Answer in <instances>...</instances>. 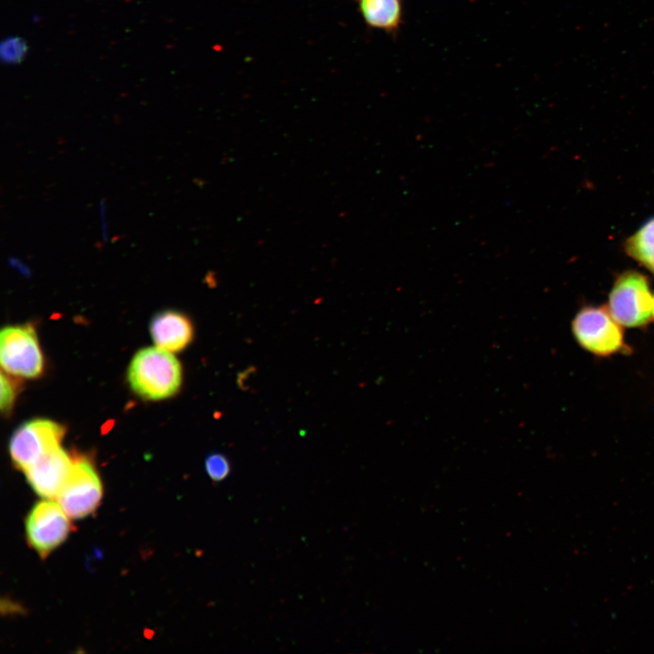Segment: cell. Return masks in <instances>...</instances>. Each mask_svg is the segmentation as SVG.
<instances>
[{"instance_id": "obj_1", "label": "cell", "mask_w": 654, "mask_h": 654, "mask_svg": "<svg viewBox=\"0 0 654 654\" xmlns=\"http://www.w3.org/2000/svg\"><path fill=\"white\" fill-rule=\"evenodd\" d=\"M127 378L132 390L145 400L174 395L182 383V368L173 352L159 347L144 348L131 361Z\"/></svg>"}, {"instance_id": "obj_2", "label": "cell", "mask_w": 654, "mask_h": 654, "mask_svg": "<svg viewBox=\"0 0 654 654\" xmlns=\"http://www.w3.org/2000/svg\"><path fill=\"white\" fill-rule=\"evenodd\" d=\"M0 362L4 372L19 378H36L44 359L36 332L29 323L5 326L0 332Z\"/></svg>"}, {"instance_id": "obj_3", "label": "cell", "mask_w": 654, "mask_h": 654, "mask_svg": "<svg viewBox=\"0 0 654 654\" xmlns=\"http://www.w3.org/2000/svg\"><path fill=\"white\" fill-rule=\"evenodd\" d=\"M653 298L646 278L628 272L616 281L609 300V312L626 327L645 325L652 314Z\"/></svg>"}, {"instance_id": "obj_4", "label": "cell", "mask_w": 654, "mask_h": 654, "mask_svg": "<svg viewBox=\"0 0 654 654\" xmlns=\"http://www.w3.org/2000/svg\"><path fill=\"white\" fill-rule=\"evenodd\" d=\"M64 427L47 419H35L23 423L9 441L11 459L20 470L25 471L50 451L60 446Z\"/></svg>"}, {"instance_id": "obj_5", "label": "cell", "mask_w": 654, "mask_h": 654, "mask_svg": "<svg viewBox=\"0 0 654 654\" xmlns=\"http://www.w3.org/2000/svg\"><path fill=\"white\" fill-rule=\"evenodd\" d=\"M572 330L578 342L589 352L607 356L623 347L619 324L600 307H586L575 316Z\"/></svg>"}, {"instance_id": "obj_6", "label": "cell", "mask_w": 654, "mask_h": 654, "mask_svg": "<svg viewBox=\"0 0 654 654\" xmlns=\"http://www.w3.org/2000/svg\"><path fill=\"white\" fill-rule=\"evenodd\" d=\"M102 493L101 481L94 467L88 460L76 458L56 499L70 518L81 519L97 508Z\"/></svg>"}, {"instance_id": "obj_7", "label": "cell", "mask_w": 654, "mask_h": 654, "mask_svg": "<svg viewBox=\"0 0 654 654\" xmlns=\"http://www.w3.org/2000/svg\"><path fill=\"white\" fill-rule=\"evenodd\" d=\"M69 518L58 502L46 500L36 503L25 521L29 545L42 558L46 557L68 536Z\"/></svg>"}, {"instance_id": "obj_8", "label": "cell", "mask_w": 654, "mask_h": 654, "mask_svg": "<svg viewBox=\"0 0 654 654\" xmlns=\"http://www.w3.org/2000/svg\"><path fill=\"white\" fill-rule=\"evenodd\" d=\"M74 460L63 448L50 451L25 471L30 486L45 499L56 498L65 484Z\"/></svg>"}, {"instance_id": "obj_9", "label": "cell", "mask_w": 654, "mask_h": 654, "mask_svg": "<svg viewBox=\"0 0 654 654\" xmlns=\"http://www.w3.org/2000/svg\"><path fill=\"white\" fill-rule=\"evenodd\" d=\"M150 333L157 347L173 352L187 347L193 340V328L186 315L168 310L153 317Z\"/></svg>"}, {"instance_id": "obj_10", "label": "cell", "mask_w": 654, "mask_h": 654, "mask_svg": "<svg viewBox=\"0 0 654 654\" xmlns=\"http://www.w3.org/2000/svg\"><path fill=\"white\" fill-rule=\"evenodd\" d=\"M359 6L364 21L372 27L393 30L400 24V0H359Z\"/></svg>"}, {"instance_id": "obj_11", "label": "cell", "mask_w": 654, "mask_h": 654, "mask_svg": "<svg viewBox=\"0 0 654 654\" xmlns=\"http://www.w3.org/2000/svg\"><path fill=\"white\" fill-rule=\"evenodd\" d=\"M626 248L633 258L654 272V219L629 238Z\"/></svg>"}, {"instance_id": "obj_12", "label": "cell", "mask_w": 654, "mask_h": 654, "mask_svg": "<svg viewBox=\"0 0 654 654\" xmlns=\"http://www.w3.org/2000/svg\"><path fill=\"white\" fill-rule=\"evenodd\" d=\"M28 50L26 42L20 36H8L0 44L1 60L8 64L21 63Z\"/></svg>"}, {"instance_id": "obj_13", "label": "cell", "mask_w": 654, "mask_h": 654, "mask_svg": "<svg viewBox=\"0 0 654 654\" xmlns=\"http://www.w3.org/2000/svg\"><path fill=\"white\" fill-rule=\"evenodd\" d=\"M11 376L4 371L1 372L0 408L5 414L11 412L18 392V384Z\"/></svg>"}, {"instance_id": "obj_14", "label": "cell", "mask_w": 654, "mask_h": 654, "mask_svg": "<svg viewBox=\"0 0 654 654\" xmlns=\"http://www.w3.org/2000/svg\"><path fill=\"white\" fill-rule=\"evenodd\" d=\"M205 470L211 480L220 481L228 476L231 467L224 455L213 453L205 460Z\"/></svg>"}, {"instance_id": "obj_15", "label": "cell", "mask_w": 654, "mask_h": 654, "mask_svg": "<svg viewBox=\"0 0 654 654\" xmlns=\"http://www.w3.org/2000/svg\"><path fill=\"white\" fill-rule=\"evenodd\" d=\"M652 314L654 316V297H653V303H652Z\"/></svg>"}]
</instances>
